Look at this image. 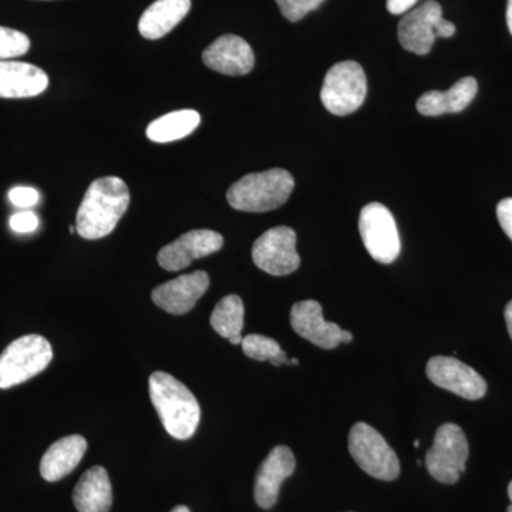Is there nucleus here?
<instances>
[{"mask_svg": "<svg viewBox=\"0 0 512 512\" xmlns=\"http://www.w3.org/2000/svg\"><path fill=\"white\" fill-rule=\"evenodd\" d=\"M130 205V191L121 178L94 181L77 211L76 232L84 239H101L116 229Z\"/></svg>", "mask_w": 512, "mask_h": 512, "instance_id": "nucleus-1", "label": "nucleus"}, {"mask_svg": "<svg viewBox=\"0 0 512 512\" xmlns=\"http://www.w3.org/2000/svg\"><path fill=\"white\" fill-rule=\"evenodd\" d=\"M148 390L167 433L177 440L191 439L200 424L201 407L190 389L174 376L156 372L148 380Z\"/></svg>", "mask_w": 512, "mask_h": 512, "instance_id": "nucleus-2", "label": "nucleus"}, {"mask_svg": "<svg viewBox=\"0 0 512 512\" xmlns=\"http://www.w3.org/2000/svg\"><path fill=\"white\" fill-rule=\"evenodd\" d=\"M295 180L282 168L245 175L232 184L227 200L234 210L268 212L282 207L291 197Z\"/></svg>", "mask_w": 512, "mask_h": 512, "instance_id": "nucleus-3", "label": "nucleus"}, {"mask_svg": "<svg viewBox=\"0 0 512 512\" xmlns=\"http://www.w3.org/2000/svg\"><path fill=\"white\" fill-rule=\"evenodd\" d=\"M53 349L40 335H26L13 340L0 355V389H10L28 382L50 365Z\"/></svg>", "mask_w": 512, "mask_h": 512, "instance_id": "nucleus-4", "label": "nucleus"}, {"mask_svg": "<svg viewBox=\"0 0 512 512\" xmlns=\"http://www.w3.org/2000/svg\"><path fill=\"white\" fill-rule=\"evenodd\" d=\"M366 96V74L359 63L346 60L330 67L320 92V99L329 113L335 116L355 113L365 103Z\"/></svg>", "mask_w": 512, "mask_h": 512, "instance_id": "nucleus-5", "label": "nucleus"}, {"mask_svg": "<svg viewBox=\"0 0 512 512\" xmlns=\"http://www.w3.org/2000/svg\"><path fill=\"white\" fill-rule=\"evenodd\" d=\"M349 451L357 466L377 480L393 481L400 476V461L393 448L363 421L350 430Z\"/></svg>", "mask_w": 512, "mask_h": 512, "instance_id": "nucleus-6", "label": "nucleus"}, {"mask_svg": "<svg viewBox=\"0 0 512 512\" xmlns=\"http://www.w3.org/2000/svg\"><path fill=\"white\" fill-rule=\"evenodd\" d=\"M468 441L457 424L446 423L437 430L433 447L427 451L426 467L434 480L443 484H456L466 471Z\"/></svg>", "mask_w": 512, "mask_h": 512, "instance_id": "nucleus-7", "label": "nucleus"}, {"mask_svg": "<svg viewBox=\"0 0 512 512\" xmlns=\"http://www.w3.org/2000/svg\"><path fill=\"white\" fill-rule=\"evenodd\" d=\"M359 231L363 244L375 261L393 264L402 251L399 229L389 208L380 202H370L359 218Z\"/></svg>", "mask_w": 512, "mask_h": 512, "instance_id": "nucleus-8", "label": "nucleus"}, {"mask_svg": "<svg viewBox=\"0 0 512 512\" xmlns=\"http://www.w3.org/2000/svg\"><path fill=\"white\" fill-rule=\"evenodd\" d=\"M252 259L266 274H293L301 266V256L296 251V232L289 227L268 229L256 239L252 247Z\"/></svg>", "mask_w": 512, "mask_h": 512, "instance_id": "nucleus-9", "label": "nucleus"}, {"mask_svg": "<svg viewBox=\"0 0 512 512\" xmlns=\"http://www.w3.org/2000/svg\"><path fill=\"white\" fill-rule=\"evenodd\" d=\"M430 382L467 400L483 399L487 382L473 367L464 365L456 357H431L426 367Z\"/></svg>", "mask_w": 512, "mask_h": 512, "instance_id": "nucleus-10", "label": "nucleus"}, {"mask_svg": "<svg viewBox=\"0 0 512 512\" xmlns=\"http://www.w3.org/2000/svg\"><path fill=\"white\" fill-rule=\"evenodd\" d=\"M291 325L299 336L320 349H335L340 343H350L353 340L349 330H343L336 323L323 319L322 305L316 301L295 303L291 311Z\"/></svg>", "mask_w": 512, "mask_h": 512, "instance_id": "nucleus-11", "label": "nucleus"}, {"mask_svg": "<svg viewBox=\"0 0 512 512\" xmlns=\"http://www.w3.org/2000/svg\"><path fill=\"white\" fill-rule=\"evenodd\" d=\"M224 238L211 229H194L165 245L158 252V264L165 271L177 272L187 268L195 259L204 258L220 251Z\"/></svg>", "mask_w": 512, "mask_h": 512, "instance_id": "nucleus-12", "label": "nucleus"}, {"mask_svg": "<svg viewBox=\"0 0 512 512\" xmlns=\"http://www.w3.org/2000/svg\"><path fill=\"white\" fill-rule=\"evenodd\" d=\"M443 19V9L436 0H427L420 8L410 10L397 28L400 45L407 52L424 56L436 42V25Z\"/></svg>", "mask_w": 512, "mask_h": 512, "instance_id": "nucleus-13", "label": "nucleus"}, {"mask_svg": "<svg viewBox=\"0 0 512 512\" xmlns=\"http://www.w3.org/2000/svg\"><path fill=\"white\" fill-rule=\"evenodd\" d=\"M210 286L207 272L197 271L192 274L178 276L173 281L157 286L151 293L153 302L158 308L171 315H185L200 301Z\"/></svg>", "mask_w": 512, "mask_h": 512, "instance_id": "nucleus-14", "label": "nucleus"}, {"mask_svg": "<svg viewBox=\"0 0 512 512\" xmlns=\"http://www.w3.org/2000/svg\"><path fill=\"white\" fill-rule=\"evenodd\" d=\"M295 468L296 461L291 448L286 446L272 448L256 474L254 487L256 504L264 510L275 507L282 483L292 476Z\"/></svg>", "mask_w": 512, "mask_h": 512, "instance_id": "nucleus-15", "label": "nucleus"}, {"mask_svg": "<svg viewBox=\"0 0 512 512\" xmlns=\"http://www.w3.org/2000/svg\"><path fill=\"white\" fill-rule=\"evenodd\" d=\"M202 62L214 72L245 76L255 66V56L247 40L235 35L218 37L202 53Z\"/></svg>", "mask_w": 512, "mask_h": 512, "instance_id": "nucleus-16", "label": "nucleus"}, {"mask_svg": "<svg viewBox=\"0 0 512 512\" xmlns=\"http://www.w3.org/2000/svg\"><path fill=\"white\" fill-rule=\"evenodd\" d=\"M49 86V77L40 67L13 60L0 62V97L28 99L42 94Z\"/></svg>", "mask_w": 512, "mask_h": 512, "instance_id": "nucleus-17", "label": "nucleus"}, {"mask_svg": "<svg viewBox=\"0 0 512 512\" xmlns=\"http://www.w3.org/2000/svg\"><path fill=\"white\" fill-rule=\"evenodd\" d=\"M87 441L79 434L63 437L49 447L40 461V474L49 483H56L79 466L86 453Z\"/></svg>", "mask_w": 512, "mask_h": 512, "instance_id": "nucleus-18", "label": "nucleus"}, {"mask_svg": "<svg viewBox=\"0 0 512 512\" xmlns=\"http://www.w3.org/2000/svg\"><path fill=\"white\" fill-rule=\"evenodd\" d=\"M73 503L79 512H109L113 505V488L106 468L87 470L73 491Z\"/></svg>", "mask_w": 512, "mask_h": 512, "instance_id": "nucleus-19", "label": "nucleus"}, {"mask_svg": "<svg viewBox=\"0 0 512 512\" xmlns=\"http://www.w3.org/2000/svg\"><path fill=\"white\" fill-rule=\"evenodd\" d=\"M478 92V83L474 77L458 80L447 92L424 93L417 100V110L423 116L436 117L446 113H460L470 106Z\"/></svg>", "mask_w": 512, "mask_h": 512, "instance_id": "nucleus-20", "label": "nucleus"}, {"mask_svg": "<svg viewBox=\"0 0 512 512\" xmlns=\"http://www.w3.org/2000/svg\"><path fill=\"white\" fill-rule=\"evenodd\" d=\"M191 0H156L138 22V32L148 40L161 39L188 15Z\"/></svg>", "mask_w": 512, "mask_h": 512, "instance_id": "nucleus-21", "label": "nucleus"}, {"mask_svg": "<svg viewBox=\"0 0 512 512\" xmlns=\"http://www.w3.org/2000/svg\"><path fill=\"white\" fill-rule=\"evenodd\" d=\"M201 123V116L195 110H178L154 120L147 127L148 140L153 143H173L190 136Z\"/></svg>", "mask_w": 512, "mask_h": 512, "instance_id": "nucleus-22", "label": "nucleus"}, {"mask_svg": "<svg viewBox=\"0 0 512 512\" xmlns=\"http://www.w3.org/2000/svg\"><path fill=\"white\" fill-rule=\"evenodd\" d=\"M244 313V303L239 296H225L212 311L211 326L222 338H235L244 328Z\"/></svg>", "mask_w": 512, "mask_h": 512, "instance_id": "nucleus-23", "label": "nucleus"}, {"mask_svg": "<svg viewBox=\"0 0 512 512\" xmlns=\"http://www.w3.org/2000/svg\"><path fill=\"white\" fill-rule=\"evenodd\" d=\"M245 355L258 362H269L274 366L288 365V355L275 339L264 335H248L242 339Z\"/></svg>", "mask_w": 512, "mask_h": 512, "instance_id": "nucleus-24", "label": "nucleus"}, {"mask_svg": "<svg viewBox=\"0 0 512 512\" xmlns=\"http://www.w3.org/2000/svg\"><path fill=\"white\" fill-rule=\"evenodd\" d=\"M30 49V39L19 30L0 26V62L26 55Z\"/></svg>", "mask_w": 512, "mask_h": 512, "instance_id": "nucleus-25", "label": "nucleus"}, {"mask_svg": "<svg viewBox=\"0 0 512 512\" xmlns=\"http://www.w3.org/2000/svg\"><path fill=\"white\" fill-rule=\"evenodd\" d=\"M325 0H276L279 10L289 22H299L309 12L319 8Z\"/></svg>", "mask_w": 512, "mask_h": 512, "instance_id": "nucleus-26", "label": "nucleus"}, {"mask_svg": "<svg viewBox=\"0 0 512 512\" xmlns=\"http://www.w3.org/2000/svg\"><path fill=\"white\" fill-rule=\"evenodd\" d=\"M9 200L15 207L29 208L39 202L40 195L35 188L15 187L9 191Z\"/></svg>", "mask_w": 512, "mask_h": 512, "instance_id": "nucleus-27", "label": "nucleus"}, {"mask_svg": "<svg viewBox=\"0 0 512 512\" xmlns=\"http://www.w3.org/2000/svg\"><path fill=\"white\" fill-rule=\"evenodd\" d=\"M10 228L18 234H30L39 227V218L33 212H18L9 221Z\"/></svg>", "mask_w": 512, "mask_h": 512, "instance_id": "nucleus-28", "label": "nucleus"}, {"mask_svg": "<svg viewBox=\"0 0 512 512\" xmlns=\"http://www.w3.org/2000/svg\"><path fill=\"white\" fill-rule=\"evenodd\" d=\"M497 217L501 228L512 241V198H505L497 205Z\"/></svg>", "mask_w": 512, "mask_h": 512, "instance_id": "nucleus-29", "label": "nucleus"}, {"mask_svg": "<svg viewBox=\"0 0 512 512\" xmlns=\"http://www.w3.org/2000/svg\"><path fill=\"white\" fill-rule=\"evenodd\" d=\"M419 0H387L386 6L392 15H404L410 12Z\"/></svg>", "mask_w": 512, "mask_h": 512, "instance_id": "nucleus-30", "label": "nucleus"}, {"mask_svg": "<svg viewBox=\"0 0 512 512\" xmlns=\"http://www.w3.org/2000/svg\"><path fill=\"white\" fill-rule=\"evenodd\" d=\"M456 35V26L453 23L448 22L446 19H441L436 25V36L437 37H451Z\"/></svg>", "mask_w": 512, "mask_h": 512, "instance_id": "nucleus-31", "label": "nucleus"}, {"mask_svg": "<svg viewBox=\"0 0 512 512\" xmlns=\"http://www.w3.org/2000/svg\"><path fill=\"white\" fill-rule=\"evenodd\" d=\"M504 316L505 322H507L508 333H510V338L512 339V301L508 302V305L505 306Z\"/></svg>", "mask_w": 512, "mask_h": 512, "instance_id": "nucleus-32", "label": "nucleus"}, {"mask_svg": "<svg viewBox=\"0 0 512 512\" xmlns=\"http://www.w3.org/2000/svg\"><path fill=\"white\" fill-rule=\"evenodd\" d=\"M507 25L512 35V0H508L507 5Z\"/></svg>", "mask_w": 512, "mask_h": 512, "instance_id": "nucleus-33", "label": "nucleus"}, {"mask_svg": "<svg viewBox=\"0 0 512 512\" xmlns=\"http://www.w3.org/2000/svg\"><path fill=\"white\" fill-rule=\"evenodd\" d=\"M242 335L235 336V338L229 339V342L232 343V345H241L242 343Z\"/></svg>", "mask_w": 512, "mask_h": 512, "instance_id": "nucleus-34", "label": "nucleus"}, {"mask_svg": "<svg viewBox=\"0 0 512 512\" xmlns=\"http://www.w3.org/2000/svg\"><path fill=\"white\" fill-rule=\"evenodd\" d=\"M170 512H191L190 508L185 507V505H178V507H175L174 510H171Z\"/></svg>", "mask_w": 512, "mask_h": 512, "instance_id": "nucleus-35", "label": "nucleus"}, {"mask_svg": "<svg viewBox=\"0 0 512 512\" xmlns=\"http://www.w3.org/2000/svg\"><path fill=\"white\" fill-rule=\"evenodd\" d=\"M508 497H510L511 505H510V507H508L507 512H512V481H511L510 485H508Z\"/></svg>", "mask_w": 512, "mask_h": 512, "instance_id": "nucleus-36", "label": "nucleus"}, {"mask_svg": "<svg viewBox=\"0 0 512 512\" xmlns=\"http://www.w3.org/2000/svg\"><path fill=\"white\" fill-rule=\"evenodd\" d=\"M414 447L419 448L420 447V441L414 440Z\"/></svg>", "mask_w": 512, "mask_h": 512, "instance_id": "nucleus-37", "label": "nucleus"}]
</instances>
